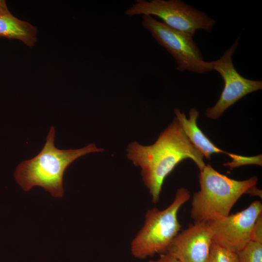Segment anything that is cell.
Segmentation results:
<instances>
[{
  "instance_id": "1",
  "label": "cell",
  "mask_w": 262,
  "mask_h": 262,
  "mask_svg": "<svg viewBox=\"0 0 262 262\" xmlns=\"http://www.w3.org/2000/svg\"><path fill=\"white\" fill-rule=\"evenodd\" d=\"M126 152L127 158L140 167L143 181L155 203L159 201L165 179L182 160L191 159L200 171L206 165L204 156L189 141L176 117L153 144L132 142Z\"/></svg>"
},
{
  "instance_id": "2",
  "label": "cell",
  "mask_w": 262,
  "mask_h": 262,
  "mask_svg": "<svg viewBox=\"0 0 262 262\" xmlns=\"http://www.w3.org/2000/svg\"><path fill=\"white\" fill-rule=\"evenodd\" d=\"M55 137V129L52 126L40 152L33 158L23 161L17 165L14 177L24 191L38 186L55 197H62L63 176L66 168L81 156L104 150L94 143L79 149H58L54 144Z\"/></svg>"
},
{
  "instance_id": "3",
  "label": "cell",
  "mask_w": 262,
  "mask_h": 262,
  "mask_svg": "<svg viewBox=\"0 0 262 262\" xmlns=\"http://www.w3.org/2000/svg\"><path fill=\"white\" fill-rule=\"evenodd\" d=\"M200 189L193 194L190 216L195 222H208L229 214L241 196L256 186L258 178L244 180L231 179L205 165L198 176Z\"/></svg>"
},
{
  "instance_id": "4",
  "label": "cell",
  "mask_w": 262,
  "mask_h": 262,
  "mask_svg": "<svg viewBox=\"0 0 262 262\" xmlns=\"http://www.w3.org/2000/svg\"><path fill=\"white\" fill-rule=\"evenodd\" d=\"M190 198L188 190L181 187L177 190L174 200L166 208L160 210L153 208L147 211L143 227L131 243V252L135 258L143 259L167 252L181 228L178 213Z\"/></svg>"
},
{
  "instance_id": "5",
  "label": "cell",
  "mask_w": 262,
  "mask_h": 262,
  "mask_svg": "<svg viewBox=\"0 0 262 262\" xmlns=\"http://www.w3.org/2000/svg\"><path fill=\"white\" fill-rule=\"evenodd\" d=\"M125 14L157 16L168 27L192 36L198 30L211 32L215 24L205 12L180 0H137Z\"/></svg>"
},
{
  "instance_id": "6",
  "label": "cell",
  "mask_w": 262,
  "mask_h": 262,
  "mask_svg": "<svg viewBox=\"0 0 262 262\" xmlns=\"http://www.w3.org/2000/svg\"><path fill=\"white\" fill-rule=\"evenodd\" d=\"M142 25L175 59L177 70L199 74L213 70L212 62L204 60L193 36L173 29L150 16H143Z\"/></svg>"
},
{
  "instance_id": "7",
  "label": "cell",
  "mask_w": 262,
  "mask_h": 262,
  "mask_svg": "<svg viewBox=\"0 0 262 262\" xmlns=\"http://www.w3.org/2000/svg\"><path fill=\"white\" fill-rule=\"evenodd\" d=\"M238 37L218 59L212 61L213 70L223 79L224 87L215 104L205 111L206 116L212 119L218 118L224 112L247 94L262 88V81L246 79L235 68L232 56L239 45Z\"/></svg>"
},
{
  "instance_id": "8",
  "label": "cell",
  "mask_w": 262,
  "mask_h": 262,
  "mask_svg": "<svg viewBox=\"0 0 262 262\" xmlns=\"http://www.w3.org/2000/svg\"><path fill=\"white\" fill-rule=\"evenodd\" d=\"M261 214L262 204L257 200L242 211L208 221L213 242L230 251L239 252L251 241L252 227Z\"/></svg>"
},
{
  "instance_id": "9",
  "label": "cell",
  "mask_w": 262,
  "mask_h": 262,
  "mask_svg": "<svg viewBox=\"0 0 262 262\" xmlns=\"http://www.w3.org/2000/svg\"><path fill=\"white\" fill-rule=\"evenodd\" d=\"M213 242L208 222H194L179 233L166 253L180 262H207Z\"/></svg>"
},
{
  "instance_id": "10",
  "label": "cell",
  "mask_w": 262,
  "mask_h": 262,
  "mask_svg": "<svg viewBox=\"0 0 262 262\" xmlns=\"http://www.w3.org/2000/svg\"><path fill=\"white\" fill-rule=\"evenodd\" d=\"M176 117L181 129L191 143L207 159H210L214 153H223L229 156L232 161L229 164L235 167L243 161L244 156L227 152L215 145L203 132L197 125L196 120L199 115V112L195 108H192L189 112V118H187L180 109L174 110Z\"/></svg>"
},
{
  "instance_id": "11",
  "label": "cell",
  "mask_w": 262,
  "mask_h": 262,
  "mask_svg": "<svg viewBox=\"0 0 262 262\" xmlns=\"http://www.w3.org/2000/svg\"><path fill=\"white\" fill-rule=\"evenodd\" d=\"M37 28L29 22L11 14L0 15V37L19 39L32 47L37 42Z\"/></svg>"
},
{
  "instance_id": "12",
  "label": "cell",
  "mask_w": 262,
  "mask_h": 262,
  "mask_svg": "<svg viewBox=\"0 0 262 262\" xmlns=\"http://www.w3.org/2000/svg\"><path fill=\"white\" fill-rule=\"evenodd\" d=\"M236 253L238 262H262V244L250 241Z\"/></svg>"
},
{
  "instance_id": "13",
  "label": "cell",
  "mask_w": 262,
  "mask_h": 262,
  "mask_svg": "<svg viewBox=\"0 0 262 262\" xmlns=\"http://www.w3.org/2000/svg\"><path fill=\"white\" fill-rule=\"evenodd\" d=\"M207 262H238L237 255L213 242Z\"/></svg>"
},
{
  "instance_id": "14",
  "label": "cell",
  "mask_w": 262,
  "mask_h": 262,
  "mask_svg": "<svg viewBox=\"0 0 262 262\" xmlns=\"http://www.w3.org/2000/svg\"><path fill=\"white\" fill-rule=\"evenodd\" d=\"M251 241L262 244V214L255 221L251 230Z\"/></svg>"
},
{
  "instance_id": "15",
  "label": "cell",
  "mask_w": 262,
  "mask_h": 262,
  "mask_svg": "<svg viewBox=\"0 0 262 262\" xmlns=\"http://www.w3.org/2000/svg\"><path fill=\"white\" fill-rule=\"evenodd\" d=\"M149 262H180L173 256L165 253L161 255L160 257L156 260H151Z\"/></svg>"
},
{
  "instance_id": "16",
  "label": "cell",
  "mask_w": 262,
  "mask_h": 262,
  "mask_svg": "<svg viewBox=\"0 0 262 262\" xmlns=\"http://www.w3.org/2000/svg\"><path fill=\"white\" fill-rule=\"evenodd\" d=\"M246 194H247L250 196H258L262 198V190L257 188L255 186L249 189Z\"/></svg>"
},
{
  "instance_id": "17",
  "label": "cell",
  "mask_w": 262,
  "mask_h": 262,
  "mask_svg": "<svg viewBox=\"0 0 262 262\" xmlns=\"http://www.w3.org/2000/svg\"><path fill=\"white\" fill-rule=\"evenodd\" d=\"M11 14L9 11L6 1L4 0H0V15Z\"/></svg>"
}]
</instances>
